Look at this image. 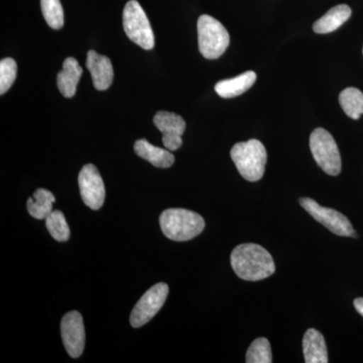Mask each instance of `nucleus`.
Segmentation results:
<instances>
[{
	"instance_id": "18",
	"label": "nucleus",
	"mask_w": 363,
	"mask_h": 363,
	"mask_svg": "<svg viewBox=\"0 0 363 363\" xmlns=\"http://www.w3.org/2000/svg\"><path fill=\"white\" fill-rule=\"evenodd\" d=\"M56 201L54 194L45 189H38L32 198L28 199V211L33 218H47L52 212V204Z\"/></svg>"
},
{
	"instance_id": "9",
	"label": "nucleus",
	"mask_w": 363,
	"mask_h": 363,
	"mask_svg": "<svg viewBox=\"0 0 363 363\" xmlns=\"http://www.w3.org/2000/svg\"><path fill=\"white\" fill-rule=\"evenodd\" d=\"M81 198L86 206L93 210L104 206L105 187L101 175L96 167L92 164H85L78 177Z\"/></svg>"
},
{
	"instance_id": "15",
	"label": "nucleus",
	"mask_w": 363,
	"mask_h": 363,
	"mask_svg": "<svg viewBox=\"0 0 363 363\" xmlns=\"http://www.w3.org/2000/svg\"><path fill=\"white\" fill-rule=\"evenodd\" d=\"M83 70L77 60L69 57L63 63V70L59 72L57 84L64 97L72 98L76 94L77 85Z\"/></svg>"
},
{
	"instance_id": "13",
	"label": "nucleus",
	"mask_w": 363,
	"mask_h": 363,
	"mask_svg": "<svg viewBox=\"0 0 363 363\" xmlns=\"http://www.w3.org/2000/svg\"><path fill=\"white\" fill-rule=\"evenodd\" d=\"M135 152L138 157L150 162L157 168H169L175 162V157L172 154L171 150L155 147L145 138L136 140Z\"/></svg>"
},
{
	"instance_id": "1",
	"label": "nucleus",
	"mask_w": 363,
	"mask_h": 363,
	"mask_svg": "<svg viewBox=\"0 0 363 363\" xmlns=\"http://www.w3.org/2000/svg\"><path fill=\"white\" fill-rule=\"evenodd\" d=\"M230 262L234 272L245 281H262L276 272L271 253L255 243L238 245L231 252Z\"/></svg>"
},
{
	"instance_id": "3",
	"label": "nucleus",
	"mask_w": 363,
	"mask_h": 363,
	"mask_svg": "<svg viewBox=\"0 0 363 363\" xmlns=\"http://www.w3.org/2000/svg\"><path fill=\"white\" fill-rule=\"evenodd\" d=\"M231 159L241 176L250 182L259 181L267 161L266 147L259 140L238 143L230 150Z\"/></svg>"
},
{
	"instance_id": "4",
	"label": "nucleus",
	"mask_w": 363,
	"mask_h": 363,
	"mask_svg": "<svg viewBox=\"0 0 363 363\" xmlns=\"http://www.w3.org/2000/svg\"><path fill=\"white\" fill-rule=\"evenodd\" d=\"M197 30L199 51L204 58L218 59L225 52L230 38L220 21L203 14L198 20Z\"/></svg>"
},
{
	"instance_id": "7",
	"label": "nucleus",
	"mask_w": 363,
	"mask_h": 363,
	"mask_svg": "<svg viewBox=\"0 0 363 363\" xmlns=\"http://www.w3.org/2000/svg\"><path fill=\"white\" fill-rule=\"evenodd\" d=\"M300 204L315 220L323 224L331 233L339 236L357 238V233L345 215L331 208L321 206L311 198H301Z\"/></svg>"
},
{
	"instance_id": "6",
	"label": "nucleus",
	"mask_w": 363,
	"mask_h": 363,
	"mask_svg": "<svg viewBox=\"0 0 363 363\" xmlns=\"http://www.w3.org/2000/svg\"><path fill=\"white\" fill-rule=\"evenodd\" d=\"M310 150L318 166L330 176H338L341 172V157L337 143L330 133L324 128H316L310 135Z\"/></svg>"
},
{
	"instance_id": "5",
	"label": "nucleus",
	"mask_w": 363,
	"mask_h": 363,
	"mask_svg": "<svg viewBox=\"0 0 363 363\" xmlns=\"http://www.w3.org/2000/svg\"><path fill=\"white\" fill-rule=\"evenodd\" d=\"M123 30L128 39L143 50L154 49V32L147 14L136 0H130L124 7Z\"/></svg>"
},
{
	"instance_id": "23",
	"label": "nucleus",
	"mask_w": 363,
	"mask_h": 363,
	"mask_svg": "<svg viewBox=\"0 0 363 363\" xmlns=\"http://www.w3.org/2000/svg\"><path fill=\"white\" fill-rule=\"evenodd\" d=\"M18 73L16 62L11 58L0 61V94L4 95L13 86Z\"/></svg>"
},
{
	"instance_id": "17",
	"label": "nucleus",
	"mask_w": 363,
	"mask_h": 363,
	"mask_svg": "<svg viewBox=\"0 0 363 363\" xmlns=\"http://www.w3.org/2000/svg\"><path fill=\"white\" fill-rule=\"evenodd\" d=\"M351 9L346 4L334 6L328 13L324 14L322 18L315 21L313 30L316 33H329L337 30L346 23L351 16Z\"/></svg>"
},
{
	"instance_id": "16",
	"label": "nucleus",
	"mask_w": 363,
	"mask_h": 363,
	"mask_svg": "<svg viewBox=\"0 0 363 363\" xmlns=\"http://www.w3.org/2000/svg\"><path fill=\"white\" fill-rule=\"evenodd\" d=\"M257 81V74L253 71H247L238 75V77L222 80L215 85V91L222 98H233L240 96L252 87Z\"/></svg>"
},
{
	"instance_id": "21",
	"label": "nucleus",
	"mask_w": 363,
	"mask_h": 363,
	"mask_svg": "<svg viewBox=\"0 0 363 363\" xmlns=\"http://www.w3.org/2000/svg\"><path fill=\"white\" fill-rule=\"evenodd\" d=\"M43 16L50 28L60 30L64 26V11L60 0H40Z\"/></svg>"
},
{
	"instance_id": "12",
	"label": "nucleus",
	"mask_w": 363,
	"mask_h": 363,
	"mask_svg": "<svg viewBox=\"0 0 363 363\" xmlns=\"http://www.w3.org/2000/svg\"><path fill=\"white\" fill-rule=\"evenodd\" d=\"M86 67L91 73L93 85L97 90L104 91L111 87L114 73L109 58L97 54L95 51H89L87 54Z\"/></svg>"
},
{
	"instance_id": "19",
	"label": "nucleus",
	"mask_w": 363,
	"mask_h": 363,
	"mask_svg": "<svg viewBox=\"0 0 363 363\" xmlns=\"http://www.w3.org/2000/svg\"><path fill=\"white\" fill-rule=\"evenodd\" d=\"M339 104L350 118L358 119L363 114V93L357 88L344 89L339 95Z\"/></svg>"
},
{
	"instance_id": "14",
	"label": "nucleus",
	"mask_w": 363,
	"mask_h": 363,
	"mask_svg": "<svg viewBox=\"0 0 363 363\" xmlns=\"http://www.w3.org/2000/svg\"><path fill=\"white\" fill-rule=\"evenodd\" d=\"M306 363H327L328 351L323 335L316 329H308L303 338Z\"/></svg>"
},
{
	"instance_id": "25",
	"label": "nucleus",
	"mask_w": 363,
	"mask_h": 363,
	"mask_svg": "<svg viewBox=\"0 0 363 363\" xmlns=\"http://www.w3.org/2000/svg\"><path fill=\"white\" fill-rule=\"evenodd\" d=\"M363 52V51H362Z\"/></svg>"
},
{
	"instance_id": "20",
	"label": "nucleus",
	"mask_w": 363,
	"mask_h": 363,
	"mask_svg": "<svg viewBox=\"0 0 363 363\" xmlns=\"http://www.w3.org/2000/svg\"><path fill=\"white\" fill-rule=\"evenodd\" d=\"M45 220L48 231H49L55 240L64 242V241L69 240V238H70V228H69L63 212L55 210Z\"/></svg>"
},
{
	"instance_id": "8",
	"label": "nucleus",
	"mask_w": 363,
	"mask_h": 363,
	"mask_svg": "<svg viewBox=\"0 0 363 363\" xmlns=\"http://www.w3.org/2000/svg\"><path fill=\"white\" fill-rule=\"evenodd\" d=\"M169 286L167 284L160 283L150 289L136 303L130 314V324L133 328H140L150 322L157 313L168 298Z\"/></svg>"
},
{
	"instance_id": "22",
	"label": "nucleus",
	"mask_w": 363,
	"mask_h": 363,
	"mask_svg": "<svg viewBox=\"0 0 363 363\" xmlns=\"http://www.w3.org/2000/svg\"><path fill=\"white\" fill-rule=\"evenodd\" d=\"M247 363H272L271 344L267 338H257L250 346L247 352Z\"/></svg>"
},
{
	"instance_id": "10",
	"label": "nucleus",
	"mask_w": 363,
	"mask_h": 363,
	"mask_svg": "<svg viewBox=\"0 0 363 363\" xmlns=\"http://www.w3.org/2000/svg\"><path fill=\"white\" fill-rule=\"evenodd\" d=\"M62 339L71 357H81L85 347V327L80 313H67L61 322Z\"/></svg>"
},
{
	"instance_id": "11",
	"label": "nucleus",
	"mask_w": 363,
	"mask_h": 363,
	"mask_svg": "<svg viewBox=\"0 0 363 363\" xmlns=\"http://www.w3.org/2000/svg\"><path fill=\"white\" fill-rule=\"evenodd\" d=\"M154 123L162 135V143L167 150H177L183 145L182 135L186 130V123L180 116L168 111H159L154 117Z\"/></svg>"
},
{
	"instance_id": "24",
	"label": "nucleus",
	"mask_w": 363,
	"mask_h": 363,
	"mask_svg": "<svg viewBox=\"0 0 363 363\" xmlns=\"http://www.w3.org/2000/svg\"><path fill=\"white\" fill-rule=\"evenodd\" d=\"M353 304H354V307L355 309H357V311L359 313V314L363 317V298H355Z\"/></svg>"
},
{
	"instance_id": "2",
	"label": "nucleus",
	"mask_w": 363,
	"mask_h": 363,
	"mask_svg": "<svg viewBox=\"0 0 363 363\" xmlns=\"http://www.w3.org/2000/svg\"><path fill=\"white\" fill-rule=\"evenodd\" d=\"M160 225L162 233L169 240L188 241L202 233L205 220L201 215L191 210L171 208L161 214Z\"/></svg>"
}]
</instances>
